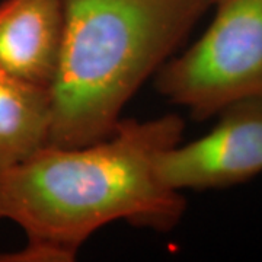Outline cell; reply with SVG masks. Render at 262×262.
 Masks as SVG:
<instances>
[{
	"instance_id": "obj_2",
	"label": "cell",
	"mask_w": 262,
	"mask_h": 262,
	"mask_svg": "<svg viewBox=\"0 0 262 262\" xmlns=\"http://www.w3.org/2000/svg\"><path fill=\"white\" fill-rule=\"evenodd\" d=\"M214 0H61L47 144L108 139L131 98L175 56Z\"/></svg>"
},
{
	"instance_id": "obj_6",
	"label": "cell",
	"mask_w": 262,
	"mask_h": 262,
	"mask_svg": "<svg viewBox=\"0 0 262 262\" xmlns=\"http://www.w3.org/2000/svg\"><path fill=\"white\" fill-rule=\"evenodd\" d=\"M50 89L0 69V170L46 146Z\"/></svg>"
},
{
	"instance_id": "obj_5",
	"label": "cell",
	"mask_w": 262,
	"mask_h": 262,
	"mask_svg": "<svg viewBox=\"0 0 262 262\" xmlns=\"http://www.w3.org/2000/svg\"><path fill=\"white\" fill-rule=\"evenodd\" d=\"M63 31L61 0L0 3V69L50 89Z\"/></svg>"
},
{
	"instance_id": "obj_1",
	"label": "cell",
	"mask_w": 262,
	"mask_h": 262,
	"mask_svg": "<svg viewBox=\"0 0 262 262\" xmlns=\"http://www.w3.org/2000/svg\"><path fill=\"white\" fill-rule=\"evenodd\" d=\"M177 114L121 120L108 139L76 147L46 144L0 170V219L18 225L37 245L73 261L79 248L114 222L172 230L185 213L178 191L155 172L162 150L182 140Z\"/></svg>"
},
{
	"instance_id": "obj_4",
	"label": "cell",
	"mask_w": 262,
	"mask_h": 262,
	"mask_svg": "<svg viewBox=\"0 0 262 262\" xmlns=\"http://www.w3.org/2000/svg\"><path fill=\"white\" fill-rule=\"evenodd\" d=\"M207 134L162 150L155 172L173 191L222 189L262 173V98L230 103Z\"/></svg>"
},
{
	"instance_id": "obj_3",
	"label": "cell",
	"mask_w": 262,
	"mask_h": 262,
	"mask_svg": "<svg viewBox=\"0 0 262 262\" xmlns=\"http://www.w3.org/2000/svg\"><path fill=\"white\" fill-rule=\"evenodd\" d=\"M203 35L155 75L156 89L196 120L262 98V0H214Z\"/></svg>"
}]
</instances>
